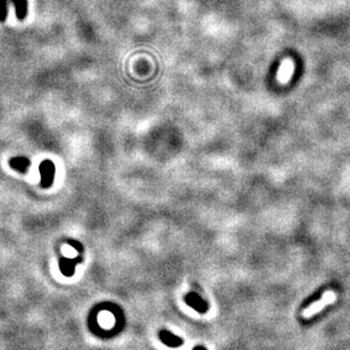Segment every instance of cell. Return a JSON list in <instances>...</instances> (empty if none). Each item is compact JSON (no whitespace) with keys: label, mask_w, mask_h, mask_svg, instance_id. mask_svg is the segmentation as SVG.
I'll list each match as a JSON object with an SVG mask.
<instances>
[{"label":"cell","mask_w":350,"mask_h":350,"mask_svg":"<svg viewBox=\"0 0 350 350\" xmlns=\"http://www.w3.org/2000/svg\"><path fill=\"white\" fill-rule=\"evenodd\" d=\"M39 172H40V186L44 189L50 188L54 183L55 179V164L49 159H46L39 166Z\"/></svg>","instance_id":"6da1fadb"},{"label":"cell","mask_w":350,"mask_h":350,"mask_svg":"<svg viewBox=\"0 0 350 350\" xmlns=\"http://www.w3.org/2000/svg\"><path fill=\"white\" fill-rule=\"evenodd\" d=\"M9 166L13 169H15L16 172L24 174V173H26L27 171H29V168L31 166V162L29 158H26L24 156H17V157H14L10 159Z\"/></svg>","instance_id":"7a4b0ae2"},{"label":"cell","mask_w":350,"mask_h":350,"mask_svg":"<svg viewBox=\"0 0 350 350\" xmlns=\"http://www.w3.org/2000/svg\"><path fill=\"white\" fill-rule=\"evenodd\" d=\"M15 6L16 17L20 21H23L27 15V0H10Z\"/></svg>","instance_id":"3957f363"},{"label":"cell","mask_w":350,"mask_h":350,"mask_svg":"<svg viewBox=\"0 0 350 350\" xmlns=\"http://www.w3.org/2000/svg\"><path fill=\"white\" fill-rule=\"evenodd\" d=\"M8 14V5L7 0H0V22H5Z\"/></svg>","instance_id":"277c9868"}]
</instances>
